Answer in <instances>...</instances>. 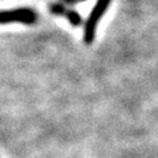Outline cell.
<instances>
[{
  "instance_id": "obj_6",
  "label": "cell",
  "mask_w": 158,
  "mask_h": 158,
  "mask_svg": "<svg viewBox=\"0 0 158 158\" xmlns=\"http://www.w3.org/2000/svg\"><path fill=\"white\" fill-rule=\"evenodd\" d=\"M82 2H85V0H82Z\"/></svg>"
},
{
  "instance_id": "obj_1",
  "label": "cell",
  "mask_w": 158,
  "mask_h": 158,
  "mask_svg": "<svg viewBox=\"0 0 158 158\" xmlns=\"http://www.w3.org/2000/svg\"><path fill=\"white\" fill-rule=\"evenodd\" d=\"M111 3V0H97V3L95 4L92 11L90 13L86 23H85V30H84V41L86 44H92L95 40L96 35V27L102 18V15L106 13L108 5Z\"/></svg>"
},
{
  "instance_id": "obj_4",
  "label": "cell",
  "mask_w": 158,
  "mask_h": 158,
  "mask_svg": "<svg viewBox=\"0 0 158 158\" xmlns=\"http://www.w3.org/2000/svg\"><path fill=\"white\" fill-rule=\"evenodd\" d=\"M66 9H67V8H66L65 5L59 4V3H54V4H50V5H49L50 13L54 14V15H57V16H64Z\"/></svg>"
},
{
  "instance_id": "obj_3",
  "label": "cell",
  "mask_w": 158,
  "mask_h": 158,
  "mask_svg": "<svg viewBox=\"0 0 158 158\" xmlns=\"http://www.w3.org/2000/svg\"><path fill=\"white\" fill-rule=\"evenodd\" d=\"M64 18H66V19L70 21V24H71L72 26H80V25L82 24V18H81V15L78 14L77 11L72 10V9H66V11H65V14H64Z\"/></svg>"
},
{
  "instance_id": "obj_2",
  "label": "cell",
  "mask_w": 158,
  "mask_h": 158,
  "mask_svg": "<svg viewBox=\"0 0 158 158\" xmlns=\"http://www.w3.org/2000/svg\"><path fill=\"white\" fill-rule=\"evenodd\" d=\"M37 20V14L30 8H18L13 10L0 11V24L6 23H23L26 25L35 24Z\"/></svg>"
},
{
  "instance_id": "obj_5",
  "label": "cell",
  "mask_w": 158,
  "mask_h": 158,
  "mask_svg": "<svg viewBox=\"0 0 158 158\" xmlns=\"http://www.w3.org/2000/svg\"><path fill=\"white\" fill-rule=\"evenodd\" d=\"M64 3H66V4H70V5H73V4H76L78 0H62Z\"/></svg>"
}]
</instances>
